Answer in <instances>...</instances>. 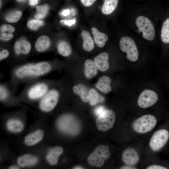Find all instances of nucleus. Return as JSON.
<instances>
[{
	"label": "nucleus",
	"instance_id": "nucleus-44",
	"mask_svg": "<svg viewBox=\"0 0 169 169\" xmlns=\"http://www.w3.org/2000/svg\"><path fill=\"white\" fill-rule=\"evenodd\" d=\"M83 168H83L82 167L80 166H76L75 167H74V169H83Z\"/></svg>",
	"mask_w": 169,
	"mask_h": 169
},
{
	"label": "nucleus",
	"instance_id": "nucleus-43",
	"mask_svg": "<svg viewBox=\"0 0 169 169\" xmlns=\"http://www.w3.org/2000/svg\"><path fill=\"white\" fill-rule=\"evenodd\" d=\"M9 169H18V167L17 166H12L10 167L9 168Z\"/></svg>",
	"mask_w": 169,
	"mask_h": 169
},
{
	"label": "nucleus",
	"instance_id": "nucleus-9",
	"mask_svg": "<svg viewBox=\"0 0 169 169\" xmlns=\"http://www.w3.org/2000/svg\"><path fill=\"white\" fill-rule=\"evenodd\" d=\"M59 93L56 89L49 90L42 98L39 107L43 111L48 112L52 110L56 106L59 98Z\"/></svg>",
	"mask_w": 169,
	"mask_h": 169
},
{
	"label": "nucleus",
	"instance_id": "nucleus-25",
	"mask_svg": "<svg viewBox=\"0 0 169 169\" xmlns=\"http://www.w3.org/2000/svg\"><path fill=\"white\" fill-rule=\"evenodd\" d=\"M57 48L58 53L62 56H68L72 53L70 46L65 41H62L59 42L58 44Z\"/></svg>",
	"mask_w": 169,
	"mask_h": 169
},
{
	"label": "nucleus",
	"instance_id": "nucleus-36",
	"mask_svg": "<svg viewBox=\"0 0 169 169\" xmlns=\"http://www.w3.org/2000/svg\"><path fill=\"white\" fill-rule=\"evenodd\" d=\"M97 0H80L81 3L84 6L88 7L93 5Z\"/></svg>",
	"mask_w": 169,
	"mask_h": 169
},
{
	"label": "nucleus",
	"instance_id": "nucleus-6",
	"mask_svg": "<svg viewBox=\"0 0 169 169\" xmlns=\"http://www.w3.org/2000/svg\"><path fill=\"white\" fill-rule=\"evenodd\" d=\"M136 24L138 28L137 32H141L144 39L149 41L154 39L155 35V28L148 18L143 16H139L136 19Z\"/></svg>",
	"mask_w": 169,
	"mask_h": 169
},
{
	"label": "nucleus",
	"instance_id": "nucleus-12",
	"mask_svg": "<svg viewBox=\"0 0 169 169\" xmlns=\"http://www.w3.org/2000/svg\"><path fill=\"white\" fill-rule=\"evenodd\" d=\"M140 159L139 154L134 148L129 147L122 153V160L126 165L133 166L136 165Z\"/></svg>",
	"mask_w": 169,
	"mask_h": 169
},
{
	"label": "nucleus",
	"instance_id": "nucleus-14",
	"mask_svg": "<svg viewBox=\"0 0 169 169\" xmlns=\"http://www.w3.org/2000/svg\"><path fill=\"white\" fill-rule=\"evenodd\" d=\"M30 43L26 40H22L16 42L14 45V50L17 55L27 54L31 50Z\"/></svg>",
	"mask_w": 169,
	"mask_h": 169
},
{
	"label": "nucleus",
	"instance_id": "nucleus-17",
	"mask_svg": "<svg viewBox=\"0 0 169 169\" xmlns=\"http://www.w3.org/2000/svg\"><path fill=\"white\" fill-rule=\"evenodd\" d=\"M43 136V131L40 130H38L27 136L24 139V143L28 146L35 145L42 139Z\"/></svg>",
	"mask_w": 169,
	"mask_h": 169
},
{
	"label": "nucleus",
	"instance_id": "nucleus-39",
	"mask_svg": "<svg viewBox=\"0 0 169 169\" xmlns=\"http://www.w3.org/2000/svg\"><path fill=\"white\" fill-rule=\"evenodd\" d=\"M61 22H63L65 25L70 26L72 25L75 23V21L74 20H62L61 21Z\"/></svg>",
	"mask_w": 169,
	"mask_h": 169
},
{
	"label": "nucleus",
	"instance_id": "nucleus-7",
	"mask_svg": "<svg viewBox=\"0 0 169 169\" xmlns=\"http://www.w3.org/2000/svg\"><path fill=\"white\" fill-rule=\"evenodd\" d=\"M121 50L126 53V58L129 60L135 62L138 58V52L134 41L130 37L124 36L119 42Z\"/></svg>",
	"mask_w": 169,
	"mask_h": 169
},
{
	"label": "nucleus",
	"instance_id": "nucleus-27",
	"mask_svg": "<svg viewBox=\"0 0 169 169\" xmlns=\"http://www.w3.org/2000/svg\"><path fill=\"white\" fill-rule=\"evenodd\" d=\"M161 38L163 42L169 43V18L164 22L161 32Z\"/></svg>",
	"mask_w": 169,
	"mask_h": 169
},
{
	"label": "nucleus",
	"instance_id": "nucleus-4",
	"mask_svg": "<svg viewBox=\"0 0 169 169\" xmlns=\"http://www.w3.org/2000/svg\"><path fill=\"white\" fill-rule=\"evenodd\" d=\"M110 155V152L108 146L99 145L89 155L87 159V161L92 166L100 167L109 158Z\"/></svg>",
	"mask_w": 169,
	"mask_h": 169
},
{
	"label": "nucleus",
	"instance_id": "nucleus-18",
	"mask_svg": "<svg viewBox=\"0 0 169 169\" xmlns=\"http://www.w3.org/2000/svg\"><path fill=\"white\" fill-rule=\"evenodd\" d=\"M63 151V148L60 146H56L51 149L48 153L46 158L48 161L51 165H56L58 161L59 156Z\"/></svg>",
	"mask_w": 169,
	"mask_h": 169
},
{
	"label": "nucleus",
	"instance_id": "nucleus-41",
	"mask_svg": "<svg viewBox=\"0 0 169 169\" xmlns=\"http://www.w3.org/2000/svg\"><path fill=\"white\" fill-rule=\"evenodd\" d=\"M120 169H136L137 168L133 166L127 165L124 166L120 167Z\"/></svg>",
	"mask_w": 169,
	"mask_h": 169
},
{
	"label": "nucleus",
	"instance_id": "nucleus-19",
	"mask_svg": "<svg viewBox=\"0 0 169 169\" xmlns=\"http://www.w3.org/2000/svg\"><path fill=\"white\" fill-rule=\"evenodd\" d=\"M83 39V48L88 52L91 51L94 48V42L90 33L87 31L83 30L81 33Z\"/></svg>",
	"mask_w": 169,
	"mask_h": 169
},
{
	"label": "nucleus",
	"instance_id": "nucleus-23",
	"mask_svg": "<svg viewBox=\"0 0 169 169\" xmlns=\"http://www.w3.org/2000/svg\"><path fill=\"white\" fill-rule=\"evenodd\" d=\"M73 90L74 93L80 96L83 102H86L89 100V90L83 85L80 84L75 85L73 88Z\"/></svg>",
	"mask_w": 169,
	"mask_h": 169
},
{
	"label": "nucleus",
	"instance_id": "nucleus-3",
	"mask_svg": "<svg viewBox=\"0 0 169 169\" xmlns=\"http://www.w3.org/2000/svg\"><path fill=\"white\" fill-rule=\"evenodd\" d=\"M57 125L60 130L70 135H76L80 130L79 121L70 115H65L60 117L58 120Z\"/></svg>",
	"mask_w": 169,
	"mask_h": 169
},
{
	"label": "nucleus",
	"instance_id": "nucleus-31",
	"mask_svg": "<svg viewBox=\"0 0 169 169\" xmlns=\"http://www.w3.org/2000/svg\"><path fill=\"white\" fill-rule=\"evenodd\" d=\"M44 25V22L38 19H33L29 20L27 24L28 28L33 30H37Z\"/></svg>",
	"mask_w": 169,
	"mask_h": 169
},
{
	"label": "nucleus",
	"instance_id": "nucleus-1",
	"mask_svg": "<svg viewBox=\"0 0 169 169\" xmlns=\"http://www.w3.org/2000/svg\"><path fill=\"white\" fill-rule=\"evenodd\" d=\"M51 69V64L47 62L28 63L18 68L15 71V74L19 79L38 77L49 73Z\"/></svg>",
	"mask_w": 169,
	"mask_h": 169
},
{
	"label": "nucleus",
	"instance_id": "nucleus-32",
	"mask_svg": "<svg viewBox=\"0 0 169 169\" xmlns=\"http://www.w3.org/2000/svg\"><path fill=\"white\" fill-rule=\"evenodd\" d=\"M14 31V28L9 24H3L0 27V33H12Z\"/></svg>",
	"mask_w": 169,
	"mask_h": 169
},
{
	"label": "nucleus",
	"instance_id": "nucleus-33",
	"mask_svg": "<svg viewBox=\"0 0 169 169\" xmlns=\"http://www.w3.org/2000/svg\"><path fill=\"white\" fill-rule=\"evenodd\" d=\"M8 95V92L4 86L1 85L0 87V99L3 100L7 97Z\"/></svg>",
	"mask_w": 169,
	"mask_h": 169
},
{
	"label": "nucleus",
	"instance_id": "nucleus-42",
	"mask_svg": "<svg viewBox=\"0 0 169 169\" xmlns=\"http://www.w3.org/2000/svg\"><path fill=\"white\" fill-rule=\"evenodd\" d=\"M70 13V11L69 9L64 10L62 12V14L64 16L68 15Z\"/></svg>",
	"mask_w": 169,
	"mask_h": 169
},
{
	"label": "nucleus",
	"instance_id": "nucleus-30",
	"mask_svg": "<svg viewBox=\"0 0 169 169\" xmlns=\"http://www.w3.org/2000/svg\"><path fill=\"white\" fill-rule=\"evenodd\" d=\"M22 15L21 12L15 11L8 14L5 19L8 22L14 23L17 22L21 18Z\"/></svg>",
	"mask_w": 169,
	"mask_h": 169
},
{
	"label": "nucleus",
	"instance_id": "nucleus-16",
	"mask_svg": "<svg viewBox=\"0 0 169 169\" xmlns=\"http://www.w3.org/2000/svg\"><path fill=\"white\" fill-rule=\"evenodd\" d=\"M111 79L107 76H104L100 77L95 85L96 87L99 90L105 94L111 91L110 86Z\"/></svg>",
	"mask_w": 169,
	"mask_h": 169
},
{
	"label": "nucleus",
	"instance_id": "nucleus-45",
	"mask_svg": "<svg viewBox=\"0 0 169 169\" xmlns=\"http://www.w3.org/2000/svg\"><path fill=\"white\" fill-rule=\"evenodd\" d=\"M18 2H22L24 1L25 0H16Z\"/></svg>",
	"mask_w": 169,
	"mask_h": 169
},
{
	"label": "nucleus",
	"instance_id": "nucleus-11",
	"mask_svg": "<svg viewBox=\"0 0 169 169\" xmlns=\"http://www.w3.org/2000/svg\"><path fill=\"white\" fill-rule=\"evenodd\" d=\"M49 90L48 86L46 84L40 82L30 87L28 91L27 95L31 99H38L42 98Z\"/></svg>",
	"mask_w": 169,
	"mask_h": 169
},
{
	"label": "nucleus",
	"instance_id": "nucleus-38",
	"mask_svg": "<svg viewBox=\"0 0 169 169\" xmlns=\"http://www.w3.org/2000/svg\"><path fill=\"white\" fill-rule=\"evenodd\" d=\"M147 169H167V168L162 165H152L148 166Z\"/></svg>",
	"mask_w": 169,
	"mask_h": 169
},
{
	"label": "nucleus",
	"instance_id": "nucleus-13",
	"mask_svg": "<svg viewBox=\"0 0 169 169\" xmlns=\"http://www.w3.org/2000/svg\"><path fill=\"white\" fill-rule=\"evenodd\" d=\"M108 59V54L106 52H103L95 58L94 62L99 70L102 71H105L109 68Z\"/></svg>",
	"mask_w": 169,
	"mask_h": 169
},
{
	"label": "nucleus",
	"instance_id": "nucleus-40",
	"mask_svg": "<svg viewBox=\"0 0 169 169\" xmlns=\"http://www.w3.org/2000/svg\"><path fill=\"white\" fill-rule=\"evenodd\" d=\"M28 2L30 5L34 6L38 4V0H29Z\"/></svg>",
	"mask_w": 169,
	"mask_h": 169
},
{
	"label": "nucleus",
	"instance_id": "nucleus-21",
	"mask_svg": "<svg viewBox=\"0 0 169 169\" xmlns=\"http://www.w3.org/2000/svg\"><path fill=\"white\" fill-rule=\"evenodd\" d=\"M84 74L88 79L95 76L97 73V67L94 62L90 59L86 60L84 62Z\"/></svg>",
	"mask_w": 169,
	"mask_h": 169
},
{
	"label": "nucleus",
	"instance_id": "nucleus-20",
	"mask_svg": "<svg viewBox=\"0 0 169 169\" xmlns=\"http://www.w3.org/2000/svg\"><path fill=\"white\" fill-rule=\"evenodd\" d=\"M50 44V40L49 37L45 35H42L39 37L36 40L35 48L37 51L42 52L47 50Z\"/></svg>",
	"mask_w": 169,
	"mask_h": 169
},
{
	"label": "nucleus",
	"instance_id": "nucleus-10",
	"mask_svg": "<svg viewBox=\"0 0 169 169\" xmlns=\"http://www.w3.org/2000/svg\"><path fill=\"white\" fill-rule=\"evenodd\" d=\"M158 97L157 93L153 91L144 90L139 96L137 103L139 107L146 108L155 104L157 101Z\"/></svg>",
	"mask_w": 169,
	"mask_h": 169
},
{
	"label": "nucleus",
	"instance_id": "nucleus-29",
	"mask_svg": "<svg viewBox=\"0 0 169 169\" xmlns=\"http://www.w3.org/2000/svg\"><path fill=\"white\" fill-rule=\"evenodd\" d=\"M38 12L35 17L37 19H42L46 16L49 9V7L47 4L38 6L36 7Z\"/></svg>",
	"mask_w": 169,
	"mask_h": 169
},
{
	"label": "nucleus",
	"instance_id": "nucleus-24",
	"mask_svg": "<svg viewBox=\"0 0 169 169\" xmlns=\"http://www.w3.org/2000/svg\"><path fill=\"white\" fill-rule=\"evenodd\" d=\"M118 1L119 0H104L101 9L102 13L108 15L112 13L116 9Z\"/></svg>",
	"mask_w": 169,
	"mask_h": 169
},
{
	"label": "nucleus",
	"instance_id": "nucleus-26",
	"mask_svg": "<svg viewBox=\"0 0 169 169\" xmlns=\"http://www.w3.org/2000/svg\"><path fill=\"white\" fill-rule=\"evenodd\" d=\"M7 127L10 131L19 132L22 131L23 128V125L20 121L16 119H11L7 123Z\"/></svg>",
	"mask_w": 169,
	"mask_h": 169
},
{
	"label": "nucleus",
	"instance_id": "nucleus-5",
	"mask_svg": "<svg viewBox=\"0 0 169 169\" xmlns=\"http://www.w3.org/2000/svg\"><path fill=\"white\" fill-rule=\"evenodd\" d=\"M169 141V130L161 128L154 132L151 137L149 146L153 151H158L162 149Z\"/></svg>",
	"mask_w": 169,
	"mask_h": 169
},
{
	"label": "nucleus",
	"instance_id": "nucleus-2",
	"mask_svg": "<svg viewBox=\"0 0 169 169\" xmlns=\"http://www.w3.org/2000/svg\"><path fill=\"white\" fill-rule=\"evenodd\" d=\"M157 123V120L154 115L150 114L145 115L133 121L132 127L137 133H146L153 129Z\"/></svg>",
	"mask_w": 169,
	"mask_h": 169
},
{
	"label": "nucleus",
	"instance_id": "nucleus-8",
	"mask_svg": "<svg viewBox=\"0 0 169 169\" xmlns=\"http://www.w3.org/2000/svg\"><path fill=\"white\" fill-rule=\"evenodd\" d=\"M115 119V114L113 110H105L96 120L97 127L100 131H106L113 127Z\"/></svg>",
	"mask_w": 169,
	"mask_h": 169
},
{
	"label": "nucleus",
	"instance_id": "nucleus-35",
	"mask_svg": "<svg viewBox=\"0 0 169 169\" xmlns=\"http://www.w3.org/2000/svg\"><path fill=\"white\" fill-rule=\"evenodd\" d=\"M9 52L7 49H4L0 52V60L1 61L8 57Z\"/></svg>",
	"mask_w": 169,
	"mask_h": 169
},
{
	"label": "nucleus",
	"instance_id": "nucleus-37",
	"mask_svg": "<svg viewBox=\"0 0 169 169\" xmlns=\"http://www.w3.org/2000/svg\"><path fill=\"white\" fill-rule=\"evenodd\" d=\"M105 110L104 107L102 106H100L97 107L95 110L94 112L95 114L99 116Z\"/></svg>",
	"mask_w": 169,
	"mask_h": 169
},
{
	"label": "nucleus",
	"instance_id": "nucleus-15",
	"mask_svg": "<svg viewBox=\"0 0 169 169\" xmlns=\"http://www.w3.org/2000/svg\"><path fill=\"white\" fill-rule=\"evenodd\" d=\"M94 40L96 44L99 47H104L108 40V36L105 33L100 32L96 28H91Z\"/></svg>",
	"mask_w": 169,
	"mask_h": 169
},
{
	"label": "nucleus",
	"instance_id": "nucleus-34",
	"mask_svg": "<svg viewBox=\"0 0 169 169\" xmlns=\"http://www.w3.org/2000/svg\"><path fill=\"white\" fill-rule=\"evenodd\" d=\"M13 36L12 33H0V38L2 40L8 41L12 39Z\"/></svg>",
	"mask_w": 169,
	"mask_h": 169
},
{
	"label": "nucleus",
	"instance_id": "nucleus-28",
	"mask_svg": "<svg viewBox=\"0 0 169 169\" xmlns=\"http://www.w3.org/2000/svg\"><path fill=\"white\" fill-rule=\"evenodd\" d=\"M89 96L90 104L92 105H95L104 100V98L99 95L97 91L93 88L89 90Z\"/></svg>",
	"mask_w": 169,
	"mask_h": 169
},
{
	"label": "nucleus",
	"instance_id": "nucleus-22",
	"mask_svg": "<svg viewBox=\"0 0 169 169\" xmlns=\"http://www.w3.org/2000/svg\"><path fill=\"white\" fill-rule=\"evenodd\" d=\"M38 161V159L36 157L29 154H25L21 156L17 159L18 165L22 167L34 165Z\"/></svg>",
	"mask_w": 169,
	"mask_h": 169
}]
</instances>
